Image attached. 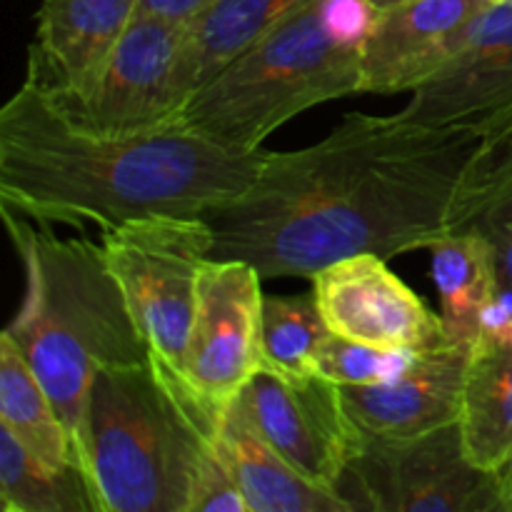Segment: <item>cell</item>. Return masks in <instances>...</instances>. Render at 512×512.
<instances>
[{
	"mask_svg": "<svg viewBox=\"0 0 512 512\" xmlns=\"http://www.w3.org/2000/svg\"><path fill=\"white\" fill-rule=\"evenodd\" d=\"M215 0H140V10L175 23H193Z\"/></svg>",
	"mask_w": 512,
	"mask_h": 512,
	"instance_id": "26",
	"label": "cell"
},
{
	"mask_svg": "<svg viewBox=\"0 0 512 512\" xmlns=\"http://www.w3.org/2000/svg\"><path fill=\"white\" fill-rule=\"evenodd\" d=\"M3 220L25 270L23 303L3 335L53 398L80 463L98 370L145 358L148 350L100 243L58 238L50 225L8 208Z\"/></svg>",
	"mask_w": 512,
	"mask_h": 512,
	"instance_id": "3",
	"label": "cell"
},
{
	"mask_svg": "<svg viewBox=\"0 0 512 512\" xmlns=\"http://www.w3.org/2000/svg\"><path fill=\"white\" fill-rule=\"evenodd\" d=\"M238 405L265 440L310 483L338 493L365 433L350 418L340 385L310 378H280L260 370Z\"/></svg>",
	"mask_w": 512,
	"mask_h": 512,
	"instance_id": "9",
	"label": "cell"
},
{
	"mask_svg": "<svg viewBox=\"0 0 512 512\" xmlns=\"http://www.w3.org/2000/svg\"><path fill=\"white\" fill-rule=\"evenodd\" d=\"M433 128L470 130L478 138L512 120V3H490L470 25L458 53L400 110Z\"/></svg>",
	"mask_w": 512,
	"mask_h": 512,
	"instance_id": "12",
	"label": "cell"
},
{
	"mask_svg": "<svg viewBox=\"0 0 512 512\" xmlns=\"http://www.w3.org/2000/svg\"><path fill=\"white\" fill-rule=\"evenodd\" d=\"M0 503L5 512H98L83 470L43 463L3 428Z\"/></svg>",
	"mask_w": 512,
	"mask_h": 512,
	"instance_id": "22",
	"label": "cell"
},
{
	"mask_svg": "<svg viewBox=\"0 0 512 512\" xmlns=\"http://www.w3.org/2000/svg\"><path fill=\"white\" fill-rule=\"evenodd\" d=\"M490 0H405L378 13L363 50V93H415L463 45Z\"/></svg>",
	"mask_w": 512,
	"mask_h": 512,
	"instance_id": "13",
	"label": "cell"
},
{
	"mask_svg": "<svg viewBox=\"0 0 512 512\" xmlns=\"http://www.w3.org/2000/svg\"><path fill=\"white\" fill-rule=\"evenodd\" d=\"M498 498H500V508L503 512H512V463L505 465L498 475Z\"/></svg>",
	"mask_w": 512,
	"mask_h": 512,
	"instance_id": "27",
	"label": "cell"
},
{
	"mask_svg": "<svg viewBox=\"0 0 512 512\" xmlns=\"http://www.w3.org/2000/svg\"><path fill=\"white\" fill-rule=\"evenodd\" d=\"M100 248L150 360L175 388L190 395L183 380L185 350L200 270L215 250L210 223L203 215H148L103 230Z\"/></svg>",
	"mask_w": 512,
	"mask_h": 512,
	"instance_id": "6",
	"label": "cell"
},
{
	"mask_svg": "<svg viewBox=\"0 0 512 512\" xmlns=\"http://www.w3.org/2000/svg\"><path fill=\"white\" fill-rule=\"evenodd\" d=\"M470 345L443 343L418 350L388 383L340 388L350 418L370 438H413L460 418Z\"/></svg>",
	"mask_w": 512,
	"mask_h": 512,
	"instance_id": "15",
	"label": "cell"
},
{
	"mask_svg": "<svg viewBox=\"0 0 512 512\" xmlns=\"http://www.w3.org/2000/svg\"><path fill=\"white\" fill-rule=\"evenodd\" d=\"M373 0H310L200 85L170 125L230 148L265 138L320 103L363 93Z\"/></svg>",
	"mask_w": 512,
	"mask_h": 512,
	"instance_id": "4",
	"label": "cell"
},
{
	"mask_svg": "<svg viewBox=\"0 0 512 512\" xmlns=\"http://www.w3.org/2000/svg\"><path fill=\"white\" fill-rule=\"evenodd\" d=\"M138 13L140 0H43L25 80L63 105L78 103Z\"/></svg>",
	"mask_w": 512,
	"mask_h": 512,
	"instance_id": "14",
	"label": "cell"
},
{
	"mask_svg": "<svg viewBox=\"0 0 512 512\" xmlns=\"http://www.w3.org/2000/svg\"><path fill=\"white\" fill-rule=\"evenodd\" d=\"M328 335L313 290L305 295H265L263 370L280 378L318 375V355Z\"/></svg>",
	"mask_w": 512,
	"mask_h": 512,
	"instance_id": "23",
	"label": "cell"
},
{
	"mask_svg": "<svg viewBox=\"0 0 512 512\" xmlns=\"http://www.w3.org/2000/svg\"><path fill=\"white\" fill-rule=\"evenodd\" d=\"M263 155L178 125L95 130L23 80L0 108V203L50 228L205 215L248 190Z\"/></svg>",
	"mask_w": 512,
	"mask_h": 512,
	"instance_id": "2",
	"label": "cell"
},
{
	"mask_svg": "<svg viewBox=\"0 0 512 512\" xmlns=\"http://www.w3.org/2000/svg\"><path fill=\"white\" fill-rule=\"evenodd\" d=\"M220 438L233 463L248 512H353L348 500L340 498L335 490L303 478L260 435L238 403L225 415Z\"/></svg>",
	"mask_w": 512,
	"mask_h": 512,
	"instance_id": "16",
	"label": "cell"
},
{
	"mask_svg": "<svg viewBox=\"0 0 512 512\" xmlns=\"http://www.w3.org/2000/svg\"><path fill=\"white\" fill-rule=\"evenodd\" d=\"M415 353L370 348V345L355 343V340L330 333L323 348H320L318 375L340 385V388L388 383V380H393L395 375L408 368Z\"/></svg>",
	"mask_w": 512,
	"mask_h": 512,
	"instance_id": "24",
	"label": "cell"
},
{
	"mask_svg": "<svg viewBox=\"0 0 512 512\" xmlns=\"http://www.w3.org/2000/svg\"><path fill=\"white\" fill-rule=\"evenodd\" d=\"M223 423L150 355L98 370L80 465L98 512H190L195 475Z\"/></svg>",
	"mask_w": 512,
	"mask_h": 512,
	"instance_id": "5",
	"label": "cell"
},
{
	"mask_svg": "<svg viewBox=\"0 0 512 512\" xmlns=\"http://www.w3.org/2000/svg\"><path fill=\"white\" fill-rule=\"evenodd\" d=\"M188 25L140 10L88 95L65 108L80 123L113 133L173 123L183 108L178 68Z\"/></svg>",
	"mask_w": 512,
	"mask_h": 512,
	"instance_id": "10",
	"label": "cell"
},
{
	"mask_svg": "<svg viewBox=\"0 0 512 512\" xmlns=\"http://www.w3.org/2000/svg\"><path fill=\"white\" fill-rule=\"evenodd\" d=\"M490 3H512V0H490Z\"/></svg>",
	"mask_w": 512,
	"mask_h": 512,
	"instance_id": "29",
	"label": "cell"
},
{
	"mask_svg": "<svg viewBox=\"0 0 512 512\" xmlns=\"http://www.w3.org/2000/svg\"><path fill=\"white\" fill-rule=\"evenodd\" d=\"M458 428L480 470L498 475L512 463V343L478 340L470 348Z\"/></svg>",
	"mask_w": 512,
	"mask_h": 512,
	"instance_id": "18",
	"label": "cell"
},
{
	"mask_svg": "<svg viewBox=\"0 0 512 512\" xmlns=\"http://www.w3.org/2000/svg\"><path fill=\"white\" fill-rule=\"evenodd\" d=\"M0 428L53 468H80L73 438L18 345L0 333ZM83 470V468H80Z\"/></svg>",
	"mask_w": 512,
	"mask_h": 512,
	"instance_id": "21",
	"label": "cell"
},
{
	"mask_svg": "<svg viewBox=\"0 0 512 512\" xmlns=\"http://www.w3.org/2000/svg\"><path fill=\"white\" fill-rule=\"evenodd\" d=\"M350 510L503 512L498 480L468 458L458 423L413 438H370L338 485Z\"/></svg>",
	"mask_w": 512,
	"mask_h": 512,
	"instance_id": "7",
	"label": "cell"
},
{
	"mask_svg": "<svg viewBox=\"0 0 512 512\" xmlns=\"http://www.w3.org/2000/svg\"><path fill=\"white\" fill-rule=\"evenodd\" d=\"M375 5H378L380 10L383 8H390V5H398V3H405V0H373Z\"/></svg>",
	"mask_w": 512,
	"mask_h": 512,
	"instance_id": "28",
	"label": "cell"
},
{
	"mask_svg": "<svg viewBox=\"0 0 512 512\" xmlns=\"http://www.w3.org/2000/svg\"><path fill=\"white\" fill-rule=\"evenodd\" d=\"M190 512H248L223 438L215 440L195 475Z\"/></svg>",
	"mask_w": 512,
	"mask_h": 512,
	"instance_id": "25",
	"label": "cell"
},
{
	"mask_svg": "<svg viewBox=\"0 0 512 512\" xmlns=\"http://www.w3.org/2000/svg\"><path fill=\"white\" fill-rule=\"evenodd\" d=\"M263 275L248 260L208 258L185 350L183 380L200 408L223 423L263 370Z\"/></svg>",
	"mask_w": 512,
	"mask_h": 512,
	"instance_id": "8",
	"label": "cell"
},
{
	"mask_svg": "<svg viewBox=\"0 0 512 512\" xmlns=\"http://www.w3.org/2000/svg\"><path fill=\"white\" fill-rule=\"evenodd\" d=\"M478 140L400 113H353L318 143L265 150L248 190L203 215L213 255L248 260L263 280H310L350 255L430 250L450 235Z\"/></svg>",
	"mask_w": 512,
	"mask_h": 512,
	"instance_id": "1",
	"label": "cell"
},
{
	"mask_svg": "<svg viewBox=\"0 0 512 512\" xmlns=\"http://www.w3.org/2000/svg\"><path fill=\"white\" fill-rule=\"evenodd\" d=\"M310 283L325 325L340 338L398 353L450 343L443 318L380 255H350L315 273Z\"/></svg>",
	"mask_w": 512,
	"mask_h": 512,
	"instance_id": "11",
	"label": "cell"
},
{
	"mask_svg": "<svg viewBox=\"0 0 512 512\" xmlns=\"http://www.w3.org/2000/svg\"><path fill=\"white\" fill-rule=\"evenodd\" d=\"M430 253L448 340L473 348L485 310L503 288L493 248L475 233H450Z\"/></svg>",
	"mask_w": 512,
	"mask_h": 512,
	"instance_id": "20",
	"label": "cell"
},
{
	"mask_svg": "<svg viewBox=\"0 0 512 512\" xmlns=\"http://www.w3.org/2000/svg\"><path fill=\"white\" fill-rule=\"evenodd\" d=\"M450 233L488 240L500 280L512 288V120L475 145L455 195Z\"/></svg>",
	"mask_w": 512,
	"mask_h": 512,
	"instance_id": "17",
	"label": "cell"
},
{
	"mask_svg": "<svg viewBox=\"0 0 512 512\" xmlns=\"http://www.w3.org/2000/svg\"><path fill=\"white\" fill-rule=\"evenodd\" d=\"M305 3L310 0H215L188 25L178 68L183 105L200 85Z\"/></svg>",
	"mask_w": 512,
	"mask_h": 512,
	"instance_id": "19",
	"label": "cell"
}]
</instances>
